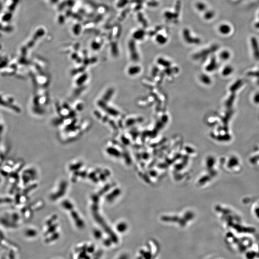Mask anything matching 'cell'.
I'll use <instances>...</instances> for the list:
<instances>
[{
  "label": "cell",
  "instance_id": "cell-1",
  "mask_svg": "<svg viewBox=\"0 0 259 259\" xmlns=\"http://www.w3.org/2000/svg\"><path fill=\"white\" fill-rule=\"evenodd\" d=\"M230 30V27L227 24H222L218 27V31L222 34H227Z\"/></svg>",
  "mask_w": 259,
  "mask_h": 259
},
{
  "label": "cell",
  "instance_id": "cell-2",
  "mask_svg": "<svg viewBox=\"0 0 259 259\" xmlns=\"http://www.w3.org/2000/svg\"><path fill=\"white\" fill-rule=\"evenodd\" d=\"M156 41L157 42L159 43L160 44H163L166 42L167 41V38L165 37L163 35H159L157 36L156 38Z\"/></svg>",
  "mask_w": 259,
  "mask_h": 259
}]
</instances>
